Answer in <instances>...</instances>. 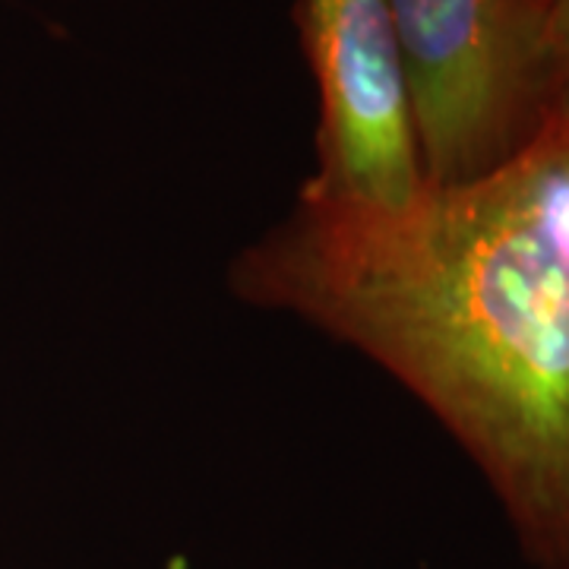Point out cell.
I'll list each match as a JSON object with an SVG mask.
<instances>
[{"instance_id": "cell-1", "label": "cell", "mask_w": 569, "mask_h": 569, "mask_svg": "<svg viewBox=\"0 0 569 569\" xmlns=\"http://www.w3.org/2000/svg\"><path fill=\"white\" fill-rule=\"evenodd\" d=\"M231 291L392 373L481 468L529 563L569 569V111L406 209L301 187Z\"/></svg>"}, {"instance_id": "cell-4", "label": "cell", "mask_w": 569, "mask_h": 569, "mask_svg": "<svg viewBox=\"0 0 569 569\" xmlns=\"http://www.w3.org/2000/svg\"><path fill=\"white\" fill-rule=\"evenodd\" d=\"M550 44L557 67V111H569V0H550Z\"/></svg>"}, {"instance_id": "cell-3", "label": "cell", "mask_w": 569, "mask_h": 569, "mask_svg": "<svg viewBox=\"0 0 569 569\" xmlns=\"http://www.w3.org/2000/svg\"><path fill=\"white\" fill-rule=\"evenodd\" d=\"M301 32L320 89V164L305 187L373 209L411 206L427 178L387 0H301Z\"/></svg>"}, {"instance_id": "cell-2", "label": "cell", "mask_w": 569, "mask_h": 569, "mask_svg": "<svg viewBox=\"0 0 569 569\" xmlns=\"http://www.w3.org/2000/svg\"><path fill=\"white\" fill-rule=\"evenodd\" d=\"M430 187L509 162L557 111L550 0H387Z\"/></svg>"}]
</instances>
